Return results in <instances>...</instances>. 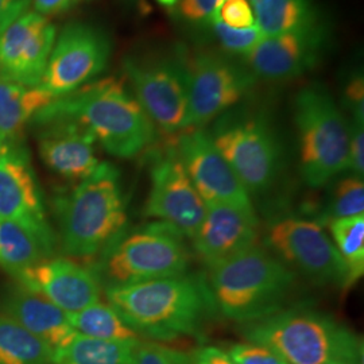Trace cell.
<instances>
[{"label":"cell","instance_id":"1","mask_svg":"<svg viewBox=\"0 0 364 364\" xmlns=\"http://www.w3.org/2000/svg\"><path fill=\"white\" fill-rule=\"evenodd\" d=\"M53 119L77 122L111 156L134 158L156 142V127L135 96L115 78L87 84L58 97L41 109L31 122Z\"/></svg>","mask_w":364,"mask_h":364},{"label":"cell","instance_id":"2","mask_svg":"<svg viewBox=\"0 0 364 364\" xmlns=\"http://www.w3.org/2000/svg\"><path fill=\"white\" fill-rule=\"evenodd\" d=\"M105 296L141 338L156 341L196 335L215 308L208 285L186 274L107 287Z\"/></svg>","mask_w":364,"mask_h":364},{"label":"cell","instance_id":"3","mask_svg":"<svg viewBox=\"0 0 364 364\" xmlns=\"http://www.w3.org/2000/svg\"><path fill=\"white\" fill-rule=\"evenodd\" d=\"M243 326L248 343L287 364H364L363 338L326 313L290 308Z\"/></svg>","mask_w":364,"mask_h":364},{"label":"cell","instance_id":"4","mask_svg":"<svg viewBox=\"0 0 364 364\" xmlns=\"http://www.w3.org/2000/svg\"><path fill=\"white\" fill-rule=\"evenodd\" d=\"M209 270L215 308L242 324L285 309L297 284L293 269L257 245Z\"/></svg>","mask_w":364,"mask_h":364},{"label":"cell","instance_id":"5","mask_svg":"<svg viewBox=\"0 0 364 364\" xmlns=\"http://www.w3.org/2000/svg\"><path fill=\"white\" fill-rule=\"evenodd\" d=\"M60 239L70 257L96 255L114 242L127 221L119 171L102 162L91 177L58 203Z\"/></svg>","mask_w":364,"mask_h":364},{"label":"cell","instance_id":"6","mask_svg":"<svg viewBox=\"0 0 364 364\" xmlns=\"http://www.w3.org/2000/svg\"><path fill=\"white\" fill-rule=\"evenodd\" d=\"M293 111L301 177L311 188H323L348 170L350 124L333 96L320 82L297 92Z\"/></svg>","mask_w":364,"mask_h":364},{"label":"cell","instance_id":"7","mask_svg":"<svg viewBox=\"0 0 364 364\" xmlns=\"http://www.w3.org/2000/svg\"><path fill=\"white\" fill-rule=\"evenodd\" d=\"M123 69L135 99L156 127L168 134L188 130L189 70L185 49L129 55Z\"/></svg>","mask_w":364,"mask_h":364},{"label":"cell","instance_id":"8","mask_svg":"<svg viewBox=\"0 0 364 364\" xmlns=\"http://www.w3.org/2000/svg\"><path fill=\"white\" fill-rule=\"evenodd\" d=\"M209 134L248 195L273 186L282 166V147L267 117L257 112H225Z\"/></svg>","mask_w":364,"mask_h":364},{"label":"cell","instance_id":"9","mask_svg":"<svg viewBox=\"0 0 364 364\" xmlns=\"http://www.w3.org/2000/svg\"><path fill=\"white\" fill-rule=\"evenodd\" d=\"M180 232L164 223L111 242L100 263L107 287L139 284L185 274L189 252Z\"/></svg>","mask_w":364,"mask_h":364},{"label":"cell","instance_id":"10","mask_svg":"<svg viewBox=\"0 0 364 364\" xmlns=\"http://www.w3.org/2000/svg\"><path fill=\"white\" fill-rule=\"evenodd\" d=\"M189 115L188 129H203L239 105L257 84L237 58L213 50L188 54Z\"/></svg>","mask_w":364,"mask_h":364},{"label":"cell","instance_id":"11","mask_svg":"<svg viewBox=\"0 0 364 364\" xmlns=\"http://www.w3.org/2000/svg\"><path fill=\"white\" fill-rule=\"evenodd\" d=\"M264 240L278 259L314 282L343 289L351 287L348 270L323 224L284 218L269 225Z\"/></svg>","mask_w":364,"mask_h":364},{"label":"cell","instance_id":"12","mask_svg":"<svg viewBox=\"0 0 364 364\" xmlns=\"http://www.w3.org/2000/svg\"><path fill=\"white\" fill-rule=\"evenodd\" d=\"M108 34L90 23H72L55 38L39 87L54 99L64 97L103 73L111 58Z\"/></svg>","mask_w":364,"mask_h":364},{"label":"cell","instance_id":"13","mask_svg":"<svg viewBox=\"0 0 364 364\" xmlns=\"http://www.w3.org/2000/svg\"><path fill=\"white\" fill-rule=\"evenodd\" d=\"M331 42L326 21L314 26L266 37L243 58V64L258 78L282 82L301 77L318 65Z\"/></svg>","mask_w":364,"mask_h":364},{"label":"cell","instance_id":"14","mask_svg":"<svg viewBox=\"0 0 364 364\" xmlns=\"http://www.w3.org/2000/svg\"><path fill=\"white\" fill-rule=\"evenodd\" d=\"M150 180L144 215L192 239L205 216L207 205L174 149L156 156L150 169Z\"/></svg>","mask_w":364,"mask_h":364},{"label":"cell","instance_id":"15","mask_svg":"<svg viewBox=\"0 0 364 364\" xmlns=\"http://www.w3.org/2000/svg\"><path fill=\"white\" fill-rule=\"evenodd\" d=\"M174 150L205 205L254 209L246 188L213 144L208 131H182Z\"/></svg>","mask_w":364,"mask_h":364},{"label":"cell","instance_id":"16","mask_svg":"<svg viewBox=\"0 0 364 364\" xmlns=\"http://www.w3.org/2000/svg\"><path fill=\"white\" fill-rule=\"evenodd\" d=\"M57 31L49 18L26 11L0 34V78L39 87Z\"/></svg>","mask_w":364,"mask_h":364},{"label":"cell","instance_id":"17","mask_svg":"<svg viewBox=\"0 0 364 364\" xmlns=\"http://www.w3.org/2000/svg\"><path fill=\"white\" fill-rule=\"evenodd\" d=\"M22 287L49 299L66 314L100 299V279L90 269L68 259H45L19 274Z\"/></svg>","mask_w":364,"mask_h":364},{"label":"cell","instance_id":"18","mask_svg":"<svg viewBox=\"0 0 364 364\" xmlns=\"http://www.w3.org/2000/svg\"><path fill=\"white\" fill-rule=\"evenodd\" d=\"M258 219L254 209L207 205L205 216L192 237L197 255L209 269L257 245Z\"/></svg>","mask_w":364,"mask_h":364},{"label":"cell","instance_id":"19","mask_svg":"<svg viewBox=\"0 0 364 364\" xmlns=\"http://www.w3.org/2000/svg\"><path fill=\"white\" fill-rule=\"evenodd\" d=\"M38 147L49 169L72 181H82L100 168L95 136L77 122L53 119L41 123Z\"/></svg>","mask_w":364,"mask_h":364},{"label":"cell","instance_id":"20","mask_svg":"<svg viewBox=\"0 0 364 364\" xmlns=\"http://www.w3.org/2000/svg\"><path fill=\"white\" fill-rule=\"evenodd\" d=\"M0 219L52 231L43 213L38 183L21 144H0Z\"/></svg>","mask_w":364,"mask_h":364},{"label":"cell","instance_id":"21","mask_svg":"<svg viewBox=\"0 0 364 364\" xmlns=\"http://www.w3.org/2000/svg\"><path fill=\"white\" fill-rule=\"evenodd\" d=\"M3 309L4 314L45 341L54 352L64 348L77 335L63 309L23 287L13 289L6 296Z\"/></svg>","mask_w":364,"mask_h":364},{"label":"cell","instance_id":"22","mask_svg":"<svg viewBox=\"0 0 364 364\" xmlns=\"http://www.w3.org/2000/svg\"><path fill=\"white\" fill-rule=\"evenodd\" d=\"M54 247L52 231L19 221L0 219V266L15 278L28 267L49 259Z\"/></svg>","mask_w":364,"mask_h":364},{"label":"cell","instance_id":"23","mask_svg":"<svg viewBox=\"0 0 364 364\" xmlns=\"http://www.w3.org/2000/svg\"><path fill=\"white\" fill-rule=\"evenodd\" d=\"M54 100L41 87H25L0 78V144H21L27 123Z\"/></svg>","mask_w":364,"mask_h":364},{"label":"cell","instance_id":"24","mask_svg":"<svg viewBox=\"0 0 364 364\" xmlns=\"http://www.w3.org/2000/svg\"><path fill=\"white\" fill-rule=\"evenodd\" d=\"M255 23L266 37H274L326 21L316 0H248Z\"/></svg>","mask_w":364,"mask_h":364},{"label":"cell","instance_id":"25","mask_svg":"<svg viewBox=\"0 0 364 364\" xmlns=\"http://www.w3.org/2000/svg\"><path fill=\"white\" fill-rule=\"evenodd\" d=\"M138 343L102 340L77 333L64 348L54 352L53 364H134Z\"/></svg>","mask_w":364,"mask_h":364},{"label":"cell","instance_id":"26","mask_svg":"<svg viewBox=\"0 0 364 364\" xmlns=\"http://www.w3.org/2000/svg\"><path fill=\"white\" fill-rule=\"evenodd\" d=\"M54 351L7 314H0V364H53Z\"/></svg>","mask_w":364,"mask_h":364},{"label":"cell","instance_id":"27","mask_svg":"<svg viewBox=\"0 0 364 364\" xmlns=\"http://www.w3.org/2000/svg\"><path fill=\"white\" fill-rule=\"evenodd\" d=\"M68 320L76 333L88 338L115 341L142 340L111 305H105L100 301L80 312L68 314Z\"/></svg>","mask_w":364,"mask_h":364},{"label":"cell","instance_id":"28","mask_svg":"<svg viewBox=\"0 0 364 364\" xmlns=\"http://www.w3.org/2000/svg\"><path fill=\"white\" fill-rule=\"evenodd\" d=\"M329 230L351 284H355L364 274V215L329 221Z\"/></svg>","mask_w":364,"mask_h":364},{"label":"cell","instance_id":"29","mask_svg":"<svg viewBox=\"0 0 364 364\" xmlns=\"http://www.w3.org/2000/svg\"><path fill=\"white\" fill-rule=\"evenodd\" d=\"M210 34L218 41L221 53L232 58H245L248 53L252 52L254 48L262 39L266 38L263 31L255 25L246 28H235L223 23L219 16L215 18L209 26Z\"/></svg>","mask_w":364,"mask_h":364},{"label":"cell","instance_id":"30","mask_svg":"<svg viewBox=\"0 0 364 364\" xmlns=\"http://www.w3.org/2000/svg\"><path fill=\"white\" fill-rule=\"evenodd\" d=\"M364 215L363 178L350 176L338 182L326 209V221Z\"/></svg>","mask_w":364,"mask_h":364},{"label":"cell","instance_id":"31","mask_svg":"<svg viewBox=\"0 0 364 364\" xmlns=\"http://www.w3.org/2000/svg\"><path fill=\"white\" fill-rule=\"evenodd\" d=\"M225 0H178L177 16L186 25L205 30L209 23L219 16Z\"/></svg>","mask_w":364,"mask_h":364},{"label":"cell","instance_id":"32","mask_svg":"<svg viewBox=\"0 0 364 364\" xmlns=\"http://www.w3.org/2000/svg\"><path fill=\"white\" fill-rule=\"evenodd\" d=\"M134 364H196L193 355L162 346L156 341H139Z\"/></svg>","mask_w":364,"mask_h":364},{"label":"cell","instance_id":"33","mask_svg":"<svg viewBox=\"0 0 364 364\" xmlns=\"http://www.w3.org/2000/svg\"><path fill=\"white\" fill-rule=\"evenodd\" d=\"M227 352L237 364H287L275 352L254 343H235Z\"/></svg>","mask_w":364,"mask_h":364},{"label":"cell","instance_id":"34","mask_svg":"<svg viewBox=\"0 0 364 364\" xmlns=\"http://www.w3.org/2000/svg\"><path fill=\"white\" fill-rule=\"evenodd\" d=\"M219 19L235 28L255 25V15L248 0H225L219 10Z\"/></svg>","mask_w":364,"mask_h":364},{"label":"cell","instance_id":"35","mask_svg":"<svg viewBox=\"0 0 364 364\" xmlns=\"http://www.w3.org/2000/svg\"><path fill=\"white\" fill-rule=\"evenodd\" d=\"M348 170L352 176L363 178L364 176V122L353 119L350 124V149Z\"/></svg>","mask_w":364,"mask_h":364},{"label":"cell","instance_id":"36","mask_svg":"<svg viewBox=\"0 0 364 364\" xmlns=\"http://www.w3.org/2000/svg\"><path fill=\"white\" fill-rule=\"evenodd\" d=\"M346 105L351 109L353 119L364 122V81L362 73L352 75L344 90Z\"/></svg>","mask_w":364,"mask_h":364},{"label":"cell","instance_id":"37","mask_svg":"<svg viewBox=\"0 0 364 364\" xmlns=\"http://www.w3.org/2000/svg\"><path fill=\"white\" fill-rule=\"evenodd\" d=\"M31 0H0V34L14 21L27 11Z\"/></svg>","mask_w":364,"mask_h":364},{"label":"cell","instance_id":"38","mask_svg":"<svg viewBox=\"0 0 364 364\" xmlns=\"http://www.w3.org/2000/svg\"><path fill=\"white\" fill-rule=\"evenodd\" d=\"M193 359L196 364H237L225 350L212 346L197 350Z\"/></svg>","mask_w":364,"mask_h":364},{"label":"cell","instance_id":"39","mask_svg":"<svg viewBox=\"0 0 364 364\" xmlns=\"http://www.w3.org/2000/svg\"><path fill=\"white\" fill-rule=\"evenodd\" d=\"M78 0H31L34 11L42 16H52L69 11Z\"/></svg>","mask_w":364,"mask_h":364},{"label":"cell","instance_id":"40","mask_svg":"<svg viewBox=\"0 0 364 364\" xmlns=\"http://www.w3.org/2000/svg\"><path fill=\"white\" fill-rule=\"evenodd\" d=\"M161 6H164V7H176L177 6V3H178V0H156Z\"/></svg>","mask_w":364,"mask_h":364},{"label":"cell","instance_id":"41","mask_svg":"<svg viewBox=\"0 0 364 364\" xmlns=\"http://www.w3.org/2000/svg\"><path fill=\"white\" fill-rule=\"evenodd\" d=\"M78 1H80V0H78Z\"/></svg>","mask_w":364,"mask_h":364}]
</instances>
